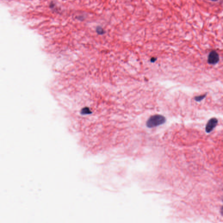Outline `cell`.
I'll use <instances>...</instances> for the list:
<instances>
[{
    "label": "cell",
    "mask_w": 223,
    "mask_h": 223,
    "mask_svg": "<svg viewBox=\"0 0 223 223\" xmlns=\"http://www.w3.org/2000/svg\"><path fill=\"white\" fill-rule=\"evenodd\" d=\"M165 121V118L163 116L156 115L149 118L146 122V126L149 128H153L163 124Z\"/></svg>",
    "instance_id": "cell-1"
},
{
    "label": "cell",
    "mask_w": 223,
    "mask_h": 223,
    "mask_svg": "<svg viewBox=\"0 0 223 223\" xmlns=\"http://www.w3.org/2000/svg\"><path fill=\"white\" fill-rule=\"evenodd\" d=\"M208 62L211 65H215L219 61V55L215 51H212L208 56Z\"/></svg>",
    "instance_id": "cell-2"
},
{
    "label": "cell",
    "mask_w": 223,
    "mask_h": 223,
    "mask_svg": "<svg viewBox=\"0 0 223 223\" xmlns=\"http://www.w3.org/2000/svg\"><path fill=\"white\" fill-rule=\"evenodd\" d=\"M218 121L216 118H212L209 120L207 123L205 130L207 133H210L214 129L218 124Z\"/></svg>",
    "instance_id": "cell-3"
},
{
    "label": "cell",
    "mask_w": 223,
    "mask_h": 223,
    "mask_svg": "<svg viewBox=\"0 0 223 223\" xmlns=\"http://www.w3.org/2000/svg\"><path fill=\"white\" fill-rule=\"evenodd\" d=\"M96 32L100 35H103L105 33V31L104 29L101 26H98L96 29Z\"/></svg>",
    "instance_id": "cell-4"
},
{
    "label": "cell",
    "mask_w": 223,
    "mask_h": 223,
    "mask_svg": "<svg viewBox=\"0 0 223 223\" xmlns=\"http://www.w3.org/2000/svg\"><path fill=\"white\" fill-rule=\"evenodd\" d=\"M206 95L207 94H205L202 95H199V96H196L194 98V99L197 102H200L205 98Z\"/></svg>",
    "instance_id": "cell-5"
},
{
    "label": "cell",
    "mask_w": 223,
    "mask_h": 223,
    "mask_svg": "<svg viewBox=\"0 0 223 223\" xmlns=\"http://www.w3.org/2000/svg\"><path fill=\"white\" fill-rule=\"evenodd\" d=\"M220 213H221V214L223 216V206L221 208V209H220Z\"/></svg>",
    "instance_id": "cell-6"
},
{
    "label": "cell",
    "mask_w": 223,
    "mask_h": 223,
    "mask_svg": "<svg viewBox=\"0 0 223 223\" xmlns=\"http://www.w3.org/2000/svg\"><path fill=\"white\" fill-rule=\"evenodd\" d=\"M209 1H211V2H217V1H218V0H209Z\"/></svg>",
    "instance_id": "cell-7"
}]
</instances>
